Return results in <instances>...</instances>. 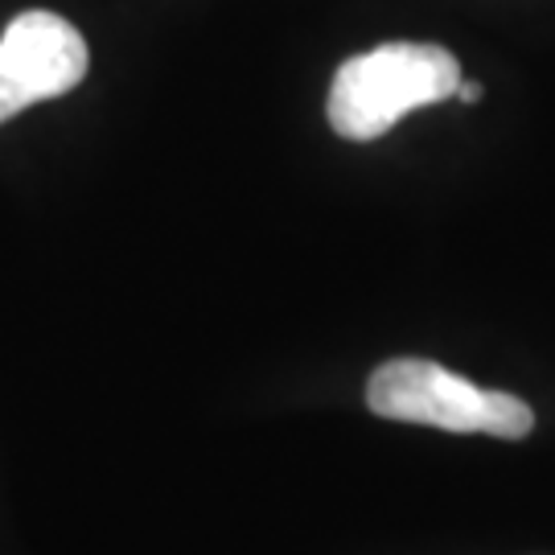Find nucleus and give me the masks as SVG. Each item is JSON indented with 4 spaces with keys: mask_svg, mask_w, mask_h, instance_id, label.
Instances as JSON below:
<instances>
[{
    "mask_svg": "<svg viewBox=\"0 0 555 555\" xmlns=\"http://www.w3.org/2000/svg\"><path fill=\"white\" fill-rule=\"evenodd\" d=\"M461 66L433 41H387L341 62L330 87V124L346 140L387 137L416 107H433L456 95Z\"/></svg>",
    "mask_w": 555,
    "mask_h": 555,
    "instance_id": "nucleus-1",
    "label": "nucleus"
},
{
    "mask_svg": "<svg viewBox=\"0 0 555 555\" xmlns=\"http://www.w3.org/2000/svg\"><path fill=\"white\" fill-rule=\"evenodd\" d=\"M87 41L59 13L29 9L0 34V124L25 107L59 100L87 79Z\"/></svg>",
    "mask_w": 555,
    "mask_h": 555,
    "instance_id": "nucleus-3",
    "label": "nucleus"
},
{
    "mask_svg": "<svg viewBox=\"0 0 555 555\" xmlns=\"http://www.w3.org/2000/svg\"><path fill=\"white\" fill-rule=\"evenodd\" d=\"M375 416L428 424L444 433H486L498 440H522L535 428V412L518 396L481 391L469 378L444 371L428 358H391L366 383Z\"/></svg>",
    "mask_w": 555,
    "mask_h": 555,
    "instance_id": "nucleus-2",
    "label": "nucleus"
},
{
    "mask_svg": "<svg viewBox=\"0 0 555 555\" xmlns=\"http://www.w3.org/2000/svg\"><path fill=\"white\" fill-rule=\"evenodd\" d=\"M456 100L477 103V100H481V82H461V87H456Z\"/></svg>",
    "mask_w": 555,
    "mask_h": 555,
    "instance_id": "nucleus-4",
    "label": "nucleus"
}]
</instances>
